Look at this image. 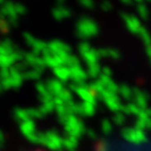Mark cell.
I'll list each match as a JSON object with an SVG mask.
<instances>
[{
    "mask_svg": "<svg viewBox=\"0 0 151 151\" xmlns=\"http://www.w3.org/2000/svg\"><path fill=\"white\" fill-rule=\"evenodd\" d=\"M37 151H44V150H37Z\"/></svg>",
    "mask_w": 151,
    "mask_h": 151,
    "instance_id": "6da1fadb",
    "label": "cell"
}]
</instances>
